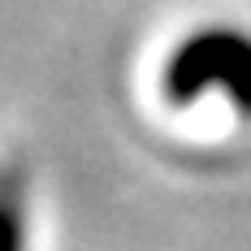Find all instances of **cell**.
<instances>
[{
  "label": "cell",
  "mask_w": 251,
  "mask_h": 251,
  "mask_svg": "<svg viewBox=\"0 0 251 251\" xmlns=\"http://www.w3.org/2000/svg\"><path fill=\"white\" fill-rule=\"evenodd\" d=\"M160 91L177 108L203 96H221L229 108L251 117V35L238 26L191 30L165 61Z\"/></svg>",
  "instance_id": "obj_1"
},
{
  "label": "cell",
  "mask_w": 251,
  "mask_h": 251,
  "mask_svg": "<svg viewBox=\"0 0 251 251\" xmlns=\"http://www.w3.org/2000/svg\"><path fill=\"white\" fill-rule=\"evenodd\" d=\"M30 226H26V191L13 169H0V251H26Z\"/></svg>",
  "instance_id": "obj_2"
}]
</instances>
